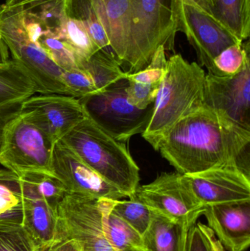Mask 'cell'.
Listing matches in <instances>:
<instances>
[{"label":"cell","instance_id":"6da1fadb","mask_svg":"<svg viewBox=\"0 0 250 251\" xmlns=\"http://www.w3.org/2000/svg\"><path fill=\"white\" fill-rule=\"evenodd\" d=\"M250 131L205 104L179 121L158 151L179 174L236 166L250 176Z\"/></svg>","mask_w":250,"mask_h":251},{"label":"cell","instance_id":"7a4b0ae2","mask_svg":"<svg viewBox=\"0 0 250 251\" xmlns=\"http://www.w3.org/2000/svg\"><path fill=\"white\" fill-rule=\"evenodd\" d=\"M205 76L200 65L189 63L182 54H174L167 60L151 121L142 134L156 151L175 125L205 105Z\"/></svg>","mask_w":250,"mask_h":251},{"label":"cell","instance_id":"3957f363","mask_svg":"<svg viewBox=\"0 0 250 251\" xmlns=\"http://www.w3.org/2000/svg\"><path fill=\"white\" fill-rule=\"evenodd\" d=\"M98 175L126 198L139 184V168L126 143L117 141L87 116L63 139Z\"/></svg>","mask_w":250,"mask_h":251},{"label":"cell","instance_id":"277c9868","mask_svg":"<svg viewBox=\"0 0 250 251\" xmlns=\"http://www.w3.org/2000/svg\"><path fill=\"white\" fill-rule=\"evenodd\" d=\"M178 2L179 0H132V47L125 73L145 69L159 47L173 48L179 32Z\"/></svg>","mask_w":250,"mask_h":251},{"label":"cell","instance_id":"5b68a950","mask_svg":"<svg viewBox=\"0 0 250 251\" xmlns=\"http://www.w3.org/2000/svg\"><path fill=\"white\" fill-rule=\"evenodd\" d=\"M53 146L45 133L19 110L3 128L0 165L19 178L29 175L55 177L51 166Z\"/></svg>","mask_w":250,"mask_h":251},{"label":"cell","instance_id":"8992f818","mask_svg":"<svg viewBox=\"0 0 250 251\" xmlns=\"http://www.w3.org/2000/svg\"><path fill=\"white\" fill-rule=\"evenodd\" d=\"M127 85V79L123 78L101 92L79 99L88 117L113 138L125 143L145 131L154 104L145 109L132 105L126 95Z\"/></svg>","mask_w":250,"mask_h":251},{"label":"cell","instance_id":"52a82bcc","mask_svg":"<svg viewBox=\"0 0 250 251\" xmlns=\"http://www.w3.org/2000/svg\"><path fill=\"white\" fill-rule=\"evenodd\" d=\"M101 199L66 193L57 208V242L73 240L83 251H115L103 228Z\"/></svg>","mask_w":250,"mask_h":251},{"label":"cell","instance_id":"ba28073f","mask_svg":"<svg viewBox=\"0 0 250 251\" xmlns=\"http://www.w3.org/2000/svg\"><path fill=\"white\" fill-rule=\"evenodd\" d=\"M129 199L189 228L203 215L205 208L195 198L179 173H163L152 182L138 186Z\"/></svg>","mask_w":250,"mask_h":251},{"label":"cell","instance_id":"9c48e42d","mask_svg":"<svg viewBox=\"0 0 250 251\" xmlns=\"http://www.w3.org/2000/svg\"><path fill=\"white\" fill-rule=\"evenodd\" d=\"M177 18L178 31L185 34L208 75H214L213 61L220 52L244 42L215 16L181 0L178 2Z\"/></svg>","mask_w":250,"mask_h":251},{"label":"cell","instance_id":"30bf717a","mask_svg":"<svg viewBox=\"0 0 250 251\" xmlns=\"http://www.w3.org/2000/svg\"><path fill=\"white\" fill-rule=\"evenodd\" d=\"M51 166L68 193L97 199L121 200L126 196L98 175L64 141L53 146Z\"/></svg>","mask_w":250,"mask_h":251},{"label":"cell","instance_id":"8fae6325","mask_svg":"<svg viewBox=\"0 0 250 251\" xmlns=\"http://www.w3.org/2000/svg\"><path fill=\"white\" fill-rule=\"evenodd\" d=\"M19 110L27 115L54 145L88 116L79 99L59 94L32 96L21 104Z\"/></svg>","mask_w":250,"mask_h":251},{"label":"cell","instance_id":"7c38bea8","mask_svg":"<svg viewBox=\"0 0 250 251\" xmlns=\"http://www.w3.org/2000/svg\"><path fill=\"white\" fill-rule=\"evenodd\" d=\"M205 104L238 126L250 131V58L230 76H205Z\"/></svg>","mask_w":250,"mask_h":251},{"label":"cell","instance_id":"4fadbf2b","mask_svg":"<svg viewBox=\"0 0 250 251\" xmlns=\"http://www.w3.org/2000/svg\"><path fill=\"white\" fill-rule=\"evenodd\" d=\"M182 178L205 207L250 201V176L238 167L212 168L195 174H184Z\"/></svg>","mask_w":250,"mask_h":251},{"label":"cell","instance_id":"5bb4252c","mask_svg":"<svg viewBox=\"0 0 250 251\" xmlns=\"http://www.w3.org/2000/svg\"><path fill=\"white\" fill-rule=\"evenodd\" d=\"M203 215L227 251H245L250 245V201L205 206Z\"/></svg>","mask_w":250,"mask_h":251},{"label":"cell","instance_id":"9a60e30c","mask_svg":"<svg viewBox=\"0 0 250 251\" xmlns=\"http://www.w3.org/2000/svg\"><path fill=\"white\" fill-rule=\"evenodd\" d=\"M102 14L110 50L124 72L132 47L133 12L132 0H92Z\"/></svg>","mask_w":250,"mask_h":251},{"label":"cell","instance_id":"2e32d148","mask_svg":"<svg viewBox=\"0 0 250 251\" xmlns=\"http://www.w3.org/2000/svg\"><path fill=\"white\" fill-rule=\"evenodd\" d=\"M20 182L23 203L22 226L40 251H44L57 242V208L37 196L21 180Z\"/></svg>","mask_w":250,"mask_h":251},{"label":"cell","instance_id":"e0dca14e","mask_svg":"<svg viewBox=\"0 0 250 251\" xmlns=\"http://www.w3.org/2000/svg\"><path fill=\"white\" fill-rule=\"evenodd\" d=\"M165 51L164 47H159L145 69L136 73L126 74V95L128 101L135 107L145 109L155 101L167 71Z\"/></svg>","mask_w":250,"mask_h":251},{"label":"cell","instance_id":"ac0fdd59","mask_svg":"<svg viewBox=\"0 0 250 251\" xmlns=\"http://www.w3.org/2000/svg\"><path fill=\"white\" fill-rule=\"evenodd\" d=\"M154 212L148 229L142 236V251H185L190 228Z\"/></svg>","mask_w":250,"mask_h":251},{"label":"cell","instance_id":"d6986e66","mask_svg":"<svg viewBox=\"0 0 250 251\" xmlns=\"http://www.w3.org/2000/svg\"><path fill=\"white\" fill-rule=\"evenodd\" d=\"M35 94V84L17 63L0 64V107H19Z\"/></svg>","mask_w":250,"mask_h":251},{"label":"cell","instance_id":"ffe728a7","mask_svg":"<svg viewBox=\"0 0 250 251\" xmlns=\"http://www.w3.org/2000/svg\"><path fill=\"white\" fill-rule=\"evenodd\" d=\"M103 228L109 244L115 251H142V235L113 213L110 199H101Z\"/></svg>","mask_w":250,"mask_h":251},{"label":"cell","instance_id":"44dd1931","mask_svg":"<svg viewBox=\"0 0 250 251\" xmlns=\"http://www.w3.org/2000/svg\"><path fill=\"white\" fill-rule=\"evenodd\" d=\"M79 67L88 72L98 93L126 76L113 52L107 50H98L90 58L80 60Z\"/></svg>","mask_w":250,"mask_h":251},{"label":"cell","instance_id":"7402d4cb","mask_svg":"<svg viewBox=\"0 0 250 251\" xmlns=\"http://www.w3.org/2000/svg\"><path fill=\"white\" fill-rule=\"evenodd\" d=\"M68 13V16L83 22L99 50L112 51L104 18L92 0H70Z\"/></svg>","mask_w":250,"mask_h":251},{"label":"cell","instance_id":"603a6c76","mask_svg":"<svg viewBox=\"0 0 250 251\" xmlns=\"http://www.w3.org/2000/svg\"><path fill=\"white\" fill-rule=\"evenodd\" d=\"M250 0H214L215 17L241 41L249 38Z\"/></svg>","mask_w":250,"mask_h":251},{"label":"cell","instance_id":"cb8c5ba5","mask_svg":"<svg viewBox=\"0 0 250 251\" xmlns=\"http://www.w3.org/2000/svg\"><path fill=\"white\" fill-rule=\"evenodd\" d=\"M22 220L20 178L8 170H0V221L22 225Z\"/></svg>","mask_w":250,"mask_h":251},{"label":"cell","instance_id":"d4e9b609","mask_svg":"<svg viewBox=\"0 0 250 251\" xmlns=\"http://www.w3.org/2000/svg\"><path fill=\"white\" fill-rule=\"evenodd\" d=\"M59 39L64 41L71 48L79 62L90 58L100 50L92 41L83 22L70 16L65 22Z\"/></svg>","mask_w":250,"mask_h":251},{"label":"cell","instance_id":"484cf974","mask_svg":"<svg viewBox=\"0 0 250 251\" xmlns=\"http://www.w3.org/2000/svg\"><path fill=\"white\" fill-rule=\"evenodd\" d=\"M110 203L112 212L126 221L142 236L148 229L155 212L146 205L132 199L110 200Z\"/></svg>","mask_w":250,"mask_h":251},{"label":"cell","instance_id":"4316f807","mask_svg":"<svg viewBox=\"0 0 250 251\" xmlns=\"http://www.w3.org/2000/svg\"><path fill=\"white\" fill-rule=\"evenodd\" d=\"M249 51L248 42L239 43L223 50L213 61V76H230L239 73L250 58Z\"/></svg>","mask_w":250,"mask_h":251},{"label":"cell","instance_id":"83f0119b","mask_svg":"<svg viewBox=\"0 0 250 251\" xmlns=\"http://www.w3.org/2000/svg\"><path fill=\"white\" fill-rule=\"evenodd\" d=\"M20 179L37 196L54 208H57L59 203L67 193L66 187L56 177L46 175H29L22 177Z\"/></svg>","mask_w":250,"mask_h":251},{"label":"cell","instance_id":"f1b7e54d","mask_svg":"<svg viewBox=\"0 0 250 251\" xmlns=\"http://www.w3.org/2000/svg\"><path fill=\"white\" fill-rule=\"evenodd\" d=\"M0 251H40L22 224L0 221Z\"/></svg>","mask_w":250,"mask_h":251},{"label":"cell","instance_id":"f546056e","mask_svg":"<svg viewBox=\"0 0 250 251\" xmlns=\"http://www.w3.org/2000/svg\"><path fill=\"white\" fill-rule=\"evenodd\" d=\"M39 44L48 57L63 71L79 68L77 57L63 40L52 35H45L40 39Z\"/></svg>","mask_w":250,"mask_h":251},{"label":"cell","instance_id":"4dcf8cb0","mask_svg":"<svg viewBox=\"0 0 250 251\" xmlns=\"http://www.w3.org/2000/svg\"><path fill=\"white\" fill-rule=\"evenodd\" d=\"M185 251H226L213 230L202 223L189 228Z\"/></svg>","mask_w":250,"mask_h":251},{"label":"cell","instance_id":"1f68e13d","mask_svg":"<svg viewBox=\"0 0 250 251\" xmlns=\"http://www.w3.org/2000/svg\"><path fill=\"white\" fill-rule=\"evenodd\" d=\"M63 81L69 97L81 99L98 94L93 81L82 68L63 71Z\"/></svg>","mask_w":250,"mask_h":251},{"label":"cell","instance_id":"d6a6232c","mask_svg":"<svg viewBox=\"0 0 250 251\" xmlns=\"http://www.w3.org/2000/svg\"><path fill=\"white\" fill-rule=\"evenodd\" d=\"M44 251H83L79 243L73 240L57 242Z\"/></svg>","mask_w":250,"mask_h":251},{"label":"cell","instance_id":"836d02e7","mask_svg":"<svg viewBox=\"0 0 250 251\" xmlns=\"http://www.w3.org/2000/svg\"><path fill=\"white\" fill-rule=\"evenodd\" d=\"M19 107H0V143H1V135H2L3 128L4 126L7 123L9 120L12 119L13 116H16L19 111Z\"/></svg>","mask_w":250,"mask_h":251},{"label":"cell","instance_id":"e575fe53","mask_svg":"<svg viewBox=\"0 0 250 251\" xmlns=\"http://www.w3.org/2000/svg\"><path fill=\"white\" fill-rule=\"evenodd\" d=\"M181 1L198 7L205 13L214 16V3H213L212 0H181Z\"/></svg>","mask_w":250,"mask_h":251},{"label":"cell","instance_id":"d590c367","mask_svg":"<svg viewBox=\"0 0 250 251\" xmlns=\"http://www.w3.org/2000/svg\"><path fill=\"white\" fill-rule=\"evenodd\" d=\"M10 60V53L0 36V64L8 63Z\"/></svg>","mask_w":250,"mask_h":251},{"label":"cell","instance_id":"8d00e7d4","mask_svg":"<svg viewBox=\"0 0 250 251\" xmlns=\"http://www.w3.org/2000/svg\"><path fill=\"white\" fill-rule=\"evenodd\" d=\"M212 1H213V3H214V0H212Z\"/></svg>","mask_w":250,"mask_h":251}]
</instances>
